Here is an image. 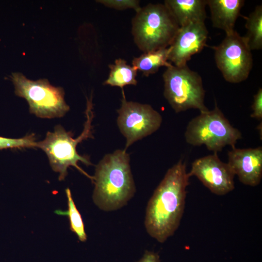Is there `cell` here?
Here are the masks:
<instances>
[{"label":"cell","mask_w":262,"mask_h":262,"mask_svg":"<svg viewBox=\"0 0 262 262\" xmlns=\"http://www.w3.org/2000/svg\"><path fill=\"white\" fill-rule=\"evenodd\" d=\"M189 176L180 159L169 168L147 205L144 225L147 232L163 243L178 229L184 211Z\"/></svg>","instance_id":"cell-1"},{"label":"cell","mask_w":262,"mask_h":262,"mask_svg":"<svg viewBox=\"0 0 262 262\" xmlns=\"http://www.w3.org/2000/svg\"><path fill=\"white\" fill-rule=\"evenodd\" d=\"M130 155L124 149L106 154L96 166L92 199L100 210L112 212L127 204L136 188Z\"/></svg>","instance_id":"cell-2"},{"label":"cell","mask_w":262,"mask_h":262,"mask_svg":"<svg viewBox=\"0 0 262 262\" xmlns=\"http://www.w3.org/2000/svg\"><path fill=\"white\" fill-rule=\"evenodd\" d=\"M92 105L87 104L86 110V120L82 133L76 138H73L71 131H67L60 125L54 127L53 132L48 131L45 139L37 142L36 147L41 149L48 156L52 170L59 174V180H65L67 174V168L74 166L82 173L93 180L90 176L78 164L81 162L87 166L92 165L89 158L79 154L77 151L78 144L89 138H93L92 122L94 117Z\"/></svg>","instance_id":"cell-3"},{"label":"cell","mask_w":262,"mask_h":262,"mask_svg":"<svg viewBox=\"0 0 262 262\" xmlns=\"http://www.w3.org/2000/svg\"><path fill=\"white\" fill-rule=\"evenodd\" d=\"M180 27L164 3L141 7L131 20L134 42L144 53L169 47Z\"/></svg>","instance_id":"cell-4"},{"label":"cell","mask_w":262,"mask_h":262,"mask_svg":"<svg viewBox=\"0 0 262 262\" xmlns=\"http://www.w3.org/2000/svg\"><path fill=\"white\" fill-rule=\"evenodd\" d=\"M184 137L189 145H204L209 150L217 153L227 146L235 147L242 137L240 131L231 125L216 102L213 110L200 112L188 123Z\"/></svg>","instance_id":"cell-5"},{"label":"cell","mask_w":262,"mask_h":262,"mask_svg":"<svg viewBox=\"0 0 262 262\" xmlns=\"http://www.w3.org/2000/svg\"><path fill=\"white\" fill-rule=\"evenodd\" d=\"M11 79L15 94L27 100L31 114L50 119L63 117L69 111L62 87L53 86L46 79L31 80L20 72L12 73Z\"/></svg>","instance_id":"cell-6"},{"label":"cell","mask_w":262,"mask_h":262,"mask_svg":"<svg viewBox=\"0 0 262 262\" xmlns=\"http://www.w3.org/2000/svg\"><path fill=\"white\" fill-rule=\"evenodd\" d=\"M164 95L177 113L190 109L208 110L204 105L205 91L200 75L187 66L166 67L163 74Z\"/></svg>","instance_id":"cell-7"},{"label":"cell","mask_w":262,"mask_h":262,"mask_svg":"<svg viewBox=\"0 0 262 262\" xmlns=\"http://www.w3.org/2000/svg\"><path fill=\"white\" fill-rule=\"evenodd\" d=\"M213 48L216 66L227 82L238 83L248 78L253 58L244 36L234 30Z\"/></svg>","instance_id":"cell-8"},{"label":"cell","mask_w":262,"mask_h":262,"mask_svg":"<svg viewBox=\"0 0 262 262\" xmlns=\"http://www.w3.org/2000/svg\"><path fill=\"white\" fill-rule=\"evenodd\" d=\"M120 107L117 110V124L126 138L127 149L133 143L151 135L160 127L161 115L148 104L126 99L123 89Z\"/></svg>","instance_id":"cell-9"},{"label":"cell","mask_w":262,"mask_h":262,"mask_svg":"<svg viewBox=\"0 0 262 262\" xmlns=\"http://www.w3.org/2000/svg\"><path fill=\"white\" fill-rule=\"evenodd\" d=\"M188 173L190 177H196L212 193L216 195H226L235 187V175L228 163L220 160L217 153L195 160Z\"/></svg>","instance_id":"cell-10"},{"label":"cell","mask_w":262,"mask_h":262,"mask_svg":"<svg viewBox=\"0 0 262 262\" xmlns=\"http://www.w3.org/2000/svg\"><path fill=\"white\" fill-rule=\"evenodd\" d=\"M208 35L204 22H193L180 27L168 47V61L176 66H186L192 56L206 46Z\"/></svg>","instance_id":"cell-11"},{"label":"cell","mask_w":262,"mask_h":262,"mask_svg":"<svg viewBox=\"0 0 262 262\" xmlns=\"http://www.w3.org/2000/svg\"><path fill=\"white\" fill-rule=\"evenodd\" d=\"M228 164L234 174L243 184L258 185L262 178V147L237 148L233 147L228 153Z\"/></svg>","instance_id":"cell-12"},{"label":"cell","mask_w":262,"mask_h":262,"mask_svg":"<svg viewBox=\"0 0 262 262\" xmlns=\"http://www.w3.org/2000/svg\"><path fill=\"white\" fill-rule=\"evenodd\" d=\"M244 3V0H207L213 26L223 30L226 34L234 31Z\"/></svg>","instance_id":"cell-13"},{"label":"cell","mask_w":262,"mask_h":262,"mask_svg":"<svg viewBox=\"0 0 262 262\" xmlns=\"http://www.w3.org/2000/svg\"><path fill=\"white\" fill-rule=\"evenodd\" d=\"M164 4L180 27L193 22H204L207 0H165Z\"/></svg>","instance_id":"cell-14"},{"label":"cell","mask_w":262,"mask_h":262,"mask_svg":"<svg viewBox=\"0 0 262 262\" xmlns=\"http://www.w3.org/2000/svg\"><path fill=\"white\" fill-rule=\"evenodd\" d=\"M169 48L144 53L137 57H134L132 66L141 71L144 76L148 77L157 72L162 66L169 67L172 64L168 62Z\"/></svg>","instance_id":"cell-15"},{"label":"cell","mask_w":262,"mask_h":262,"mask_svg":"<svg viewBox=\"0 0 262 262\" xmlns=\"http://www.w3.org/2000/svg\"><path fill=\"white\" fill-rule=\"evenodd\" d=\"M108 66L110 73L108 78L103 83L104 85L119 87L123 89L126 85H136L137 84L136 79L137 70L127 64L125 60L116 59L114 64L109 65Z\"/></svg>","instance_id":"cell-16"},{"label":"cell","mask_w":262,"mask_h":262,"mask_svg":"<svg viewBox=\"0 0 262 262\" xmlns=\"http://www.w3.org/2000/svg\"><path fill=\"white\" fill-rule=\"evenodd\" d=\"M245 27L247 32L244 36L252 51L262 48V6H256L246 18Z\"/></svg>","instance_id":"cell-17"},{"label":"cell","mask_w":262,"mask_h":262,"mask_svg":"<svg viewBox=\"0 0 262 262\" xmlns=\"http://www.w3.org/2000/svg\"><path fill=\"white\" fill-rule=\"evenodd\" d=\"M65 192L67 199L68 210L65 211L57 210L55 213L59 215H67L71 230L76 234L80 241L85 242L87 240V235L82 216L76 206L69 188H66Z\"/></svg>","instance_id":"cell-18"},{"label":"cell","mask_w":262,"mask_h":262,"mask_svg":"<svg viewBox=\"0 0 262 262\" xmlns=\"http://www.w3.org/2000/svg\"><path fill=\"white\" fill-rule=\"evenodd\" d=\"M37 142L33 133L20 138H9L0 136V150L5 148H20L36 147Z\"/></svg>","instance_id":"cell-19"},{"label":"cell","mask_w":262,"mask_h":262,"mask_svg":"<svg viewBox=\"0 0 262 262\" xmlns=\"http://www.w3.org/2000/svg\"><path fill=\"white\" fill-rule=\"evenodd\" d=\"M96 2L105 7L118 10L133 9L137 12L141 7L140 2L138 0H98Z\"/></svg>","instance_id":"cell-20"},{"label":"cell","mask_w":262,"mask_h":262,"mask_svg":"<svg viewBox=\"0 0 262 262\" xmlns=\"http://www.w3.org/2000/svg\"><path fill=\"white\" fill-rule=\"evenodd\" d=\"M252 113L250 115L252 118L259 120L262 119V88H260L257 93L254 95L253 101L251 106Z\"/></svg>","instance_id":"cell-21"},{"label":"cell","mask_w":262,"mask_h":262,"mask_svg":"<svg viewBox=\"0 0 262 262\" xmlns=\"http://www.w3.org/2000/svg\"><path fill=\"white\" fill-rule=\"evenodd\" d=\"M139 262H160V260L157 253L147 251Z\"/></svg>","instance_id":"cell-22"}]
</instances>
